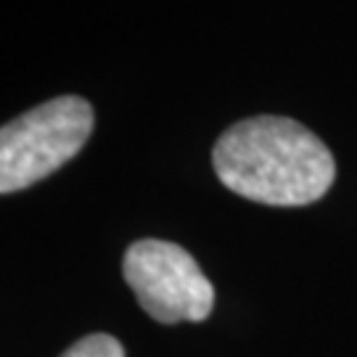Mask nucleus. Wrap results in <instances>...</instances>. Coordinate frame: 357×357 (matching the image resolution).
I'll return each instance as SVG.
<instances>
[{"mask_svg":"<svg viewBox=\"0 0 357 357\" xmlns=\"http://www.w3.org/2000/svg\"><path fill=\"white\" fill-rule=\"evenodd\" d=\"M228 191L268 206H307L336 180V162L312 130L289 116H249L228 128L212 151Z\"/></svg>","mask_w":357,"mask_h":357,"instance_id":"nucleus-1","label":"nucleus"},{"mask_svg":"<svg viewBox=\"0 0 357 357\" xmlns=\"http://www.w3.org/2000/svg\"><path fill=\"white\" fill-rule=\"evenodd\" d=\"M93 106L79 96L40 103L0 128V193L24 191L82 151Z\"/></svg>","mask_w":357,"mask_h":357,"instance_id":"nucleus-2","label":"nucleus"},{"mask_svg":"<svg viewBox=\"0 0 357 357\" xmlns=\"http://www.w3.org/2000/svg\"><path fill=\"white\" fill-rule=\"evenodd\" d=\"M122 275L138 305L159 323H199L215 307V289L183 246L159 238L135 241L125 252Z\"/></svg>","mask_w":357,"mask_h":357,"instance_id":"nucleus-3","label":"nucleus"},{"mask_svg":"<svg viewBox=\"0 0 357 357\" xmlns=\"http://www.w3.org/2000/svg\"><path fill=\"white\" fill-rule=\"evenodd\" d=\"M61 357H125V347L112 333H90L69 347Z\"/></svg>","mask_w":357,"mask_h":357,"instance_id":"nucleus-4","label":"nucleus"}]
</instances>
